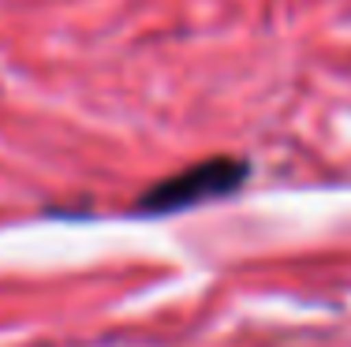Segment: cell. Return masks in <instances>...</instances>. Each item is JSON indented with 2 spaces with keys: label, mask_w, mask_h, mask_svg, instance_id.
Listing matches in <instances>:
<instances>
[{
  "label": "cell",
  "mask_w": 351,
  "mask_h": 347,
  "mask_svg": "<svg viewBox=\"0 0 351 347\" xmlns=\"http://www.w3.org/2000/svg\"><path fill=\"white\" fill-rule=\"evenodd\" d=\"M247 176H250V164L243 157H213V161L191 164V168L154 183L138 198V209L142 213H176V209L213 202V198H228L247 183Z\"/></svg>",
  "instance_id": "cell-1"
}]
</instances>
